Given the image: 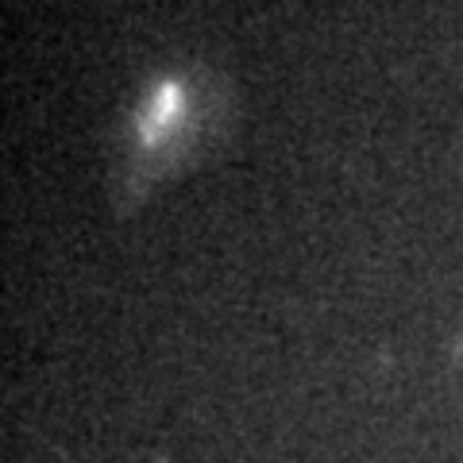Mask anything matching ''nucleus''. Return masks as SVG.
I'll use <instances>...</instances> for the list:
<instances>
[{
    "label": "nucleus",
    "mask_w": 463,
    "mask_h": 463,
    "mask_svg": "<svg viewBox=\"0 0 463 463\" xmlns=\"http://www.w3.org/2000/svg\"><path fill=\"white\" fill-rule=\"evenodd\" d=\"M232 128V85L205 66H174L139 90L120 132V201H143L197 163Z\"/></svg>",
    "instance_id": "nucleus-1"
}]
</instances>
